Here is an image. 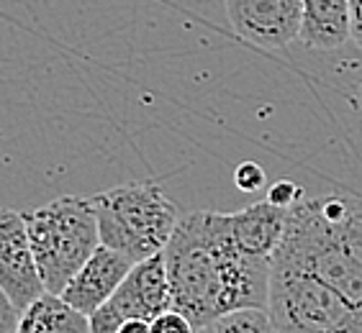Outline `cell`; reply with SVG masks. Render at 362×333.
<instances>
[{
  "instance_id": "obj_11",
  "label": "cell",
  "mask_w": 362,
  "mask_h": 333,
  "mask_svg": "<svg viewBox=\"0 0 362 333\" xmlns=\"http://www.w3.org/2000/svg\"><path fill=\"white\" fill-rule=\"evenodd\" d=\"M298 39L319 52L339 49L349 39V0H300Z\"/></svg>"
},
{
  "instance_id": "obj_3",
  "label": "cell",
  "mask_w": 362,
  "mask_h": 333,
  "mask_svg": "<svg viewBox=\"0 0 362 333\" xmlns=\"http://www.w3.org/2000/svg\"><path fill=\"white\" fill-rule=\"evenodd\" d=\"M90 205L100 243L134 264L160 254L182 215L157 182L119 185L90 195Z\"/></svg>"
},
{
  "instance_id": "obj_8",
  "label": "cell",
  "mask_w": 362,
  "mask_h": 333,
  "mask_svg": "<svg viewBox=\"0 0 362 333\" xmlns=\"http://www.w3.org/2000/svg\"><path fill=\"white\" fill-rule=\"evenodd\" d=\"M0 287L21 310L44 292L26 221L13 208H0Z\"/></svg>"
},
{
  "instance_id": "obj_15",
  "label": "cell",
  "mask_w": 362,
  "mask_h": 333,
  "mask_svg": "<svg viewBox=\"0 0 362 333\" xmlns=\"http://www.w3.org/2000/svg\"><path fill=\"white\" fill-rule=\"evenodd\" d=\"M234 185L247 195L259 193L262 185H265V169H262L257 162H242V164L234 169Z\"/></svg>"
},
{
  "instance_id": "obj_13",
  "label": "cell",
  "mask_w": 362,
  "mask_h": 333,
  "mask_svg": "<svg viewBox=\"0 0 362 333\" xmlns=\"http://www.w3.org/2000/svg\"><path fill=\"white\" fill-rule=\"evenodd\" d=\"M195 333H278L267 308H237L195 326Z\"/></svg>"
},
{
  "instance_id": "obj_4",
  "label": "cell",
  "mask_w": 362,
  "mask_h": 333,
  "mask_svg": "<svg viewBox=\"0 0 362 333\" xmlns=\"http://www.w3.org/2000/svg\"><path fill=\"white\" fill-rule=\"evenodd\" d=\"M23 221L44 290L59 295L100 243L90 198L64 195L23 213Z\"/></svg>"
},
{
  "instance_id": "obj_17",
  "label": "cell",
  "mask_w": 362,
  "mask_h": 333,
  "mask_svg": "<svg viewBox=\"0 0 362 333\" xmlns=\"http://www.w3.org/2000/svg\"><path fill=\"white\" fill-rule=\"evenodd\" d=\"M21 318V308L8 298V292L0 287V333H16Z\"/></svg>"
},
{
  "instance_id": "obj_2",
  "label": "cell",
  "mask_w": 362,
  "mask_h": 333,
  "mask_svg": "<svg viewBox=\"0 0 362 333\" xmlns=\"http://www.w3.org/2000/svg\"><path fill=\"white\" fill-rule=\"evenodd\" d=\"M272 262L314 274L362 313V198H300L286 218Z\"/></svg>"
},
{
  "instance_id": "obj_14",
  "label": "cell",
  "mask_w": 362,
  "mask_h": 333,
  "mask_svg": "<svg viewBox=\"0 0 362 333\" xmlns=\"http://www.w3.org/2000/svg\"><path fill=\"white\" fill-rule=\"evenodd\" d=\"M149 328H152V333H195V326L190 323L188 315H182V313L175 310V308L160 313V315H154V318L149 320Z\"/></svg>"
},
{
  "instance_id": "obj_9",
  "label": "cell",
  "mask_w": 362,
  "mask_h": 333,
  "mask_svg": "<svg viewBox=\"0 0 362 333\" xmlns=\"http://www.w3.org/2000/svg\"><path fill=\"white\" fill-rule=\"evenodd\" d=\"M134 262L116 249H108L103 243H98L88 262L80 267L70 277V282L59 292L70 305H75L80 313L90 315L95 308H100L105 300L111 298L113 290L121 285V279L129 274Z\"/></svg>"
},
{
  "instance_id": "obj_12",
  "label": "cell",
  "mask_w": 362,
  "mask_h": 333,
  "mask_svg": "<svg viewBox=\"0 0 362 333\" xmlns=\"http://www.w3.org/2000/svg\"><path fill=\"white\" fill-rule=\"evenodd\" d=\"M16 333H90V320L62 295L44 290L21 310Z\"/></svg>"
},
{
  "instance_id": "obj_5",
  "label": "cell",
  "mask_w": 362,
  "mask_h": 333,
  "mask_svg": "<svg viewBox=\"0 0 362 333\" xmlns=\"http://www.w3.org/2000/svg\"><path fill=\"white\" fill-rule=\"evenodd\" d=\"M267 313L278 333H362V313L314 274L270 259Z\"/></svg>"
},
{
  "instance_id": "obj_6",
  "label": "cell",
  "mask_w": 362,
  "mask_h": 333,
  "mask_svg": "<svg viewBox=\"0 0 362 333\" xmlns=\"http://www.w3.org/2000/svg\"><path fill=\"white\" fill-rule=\"evenodd\" d=\"M170 308H173V292H170L165 257L160 251L134 264L111 298L88 315L90 333H116L124 320H152L154 315Z\"/></svg>"
},
{
  "instance_id": "obj_7",
  "label": "cell",
  "mask_w": 362,
  "mask_h": 333,
  "mask_svg": "<svg viewBox=\"0 0 362 333\" xmlns=\"http://www.w3.org/2000/svg\"><path fill=\"white\" fill-rule=\"evenodd\" d=\"M226 16L244 42L283 49L298 39L300 0H226Z\"/></svg>"
},
{
  "instance_id": "obj_10",
  "label": "cell",
  "mask_w": 362,
  "mask_h": 333,
  "mask_svg": "<svg viewBox=\"0 0 362 333\" xmlns=\"http://www.w3.org/2000/svg\"><path fill=\"white\" fill-rule=\"evenodd\" d=\"M288 210L272 205L270 200H259L255 205L229 213L231 234L244 251H250L255 257L272 259V251L278 249L283 231H286Z\"/></svg>"
},
{
  "instance_id": "obj_1",
  "label": "cell",
  "mask_w": 362,
  "mask_h": 333,
  "mask_svg": "<svg viewBox=\"0 0 362 333\" xmlns=\"http://www.w3.org/2000/svg\"><path fill=\"white\" fill-rule=\"evenodd\" d=\"M173 308L193 326L237 308H265L270 259L244 251L231 234L229 213L180 215L162 249Z\"/></svg>"
},
{
  "instance_id": "obj_19",
  "label": "cell",
  "mask_w": 362,
  "mask_h": 333,
  "mask_svg": "<svg viewBox=\"0 0 362 333\" xmlns=\"http://www.w3.org/2000/svg\"><path fill=\"white\" fill-rule=\"evenodd\" d=\"M116 333H152V328H149V320L144 318H129L121 323Z\"/></svg>"
},
{
  "instance_id": "obj_16",
  "label": "cell",
  "mask_w": 362,
  "mask_h": 333,
  "mask_svg": "<svg viewBox=\"0 0 362 333\" xmlns=\"http://www.w3.org/2000/svg\"><path fill=\"white\" fill-rule=\"evenodd\" d=\"M300 198H303V188H298V185L291 180H280L267 190V200H270L272 205L286 208V210H291Z\"/></svg>"
},
{
  "instance_id": "obj_18",
  "label": "cell",
  "mask_w": 362,
  "mask_h": 333,
  "mask_svg": "<svg viewBox=\"0 0 362 333\" xmlns=\"http://www.w3.org/2000/svg\"><path fill=\"white\" fill-rule=\"evenodd\" d=\"M349 39L362 49V0H349Z\"/></svg>"
}]
</instances>
